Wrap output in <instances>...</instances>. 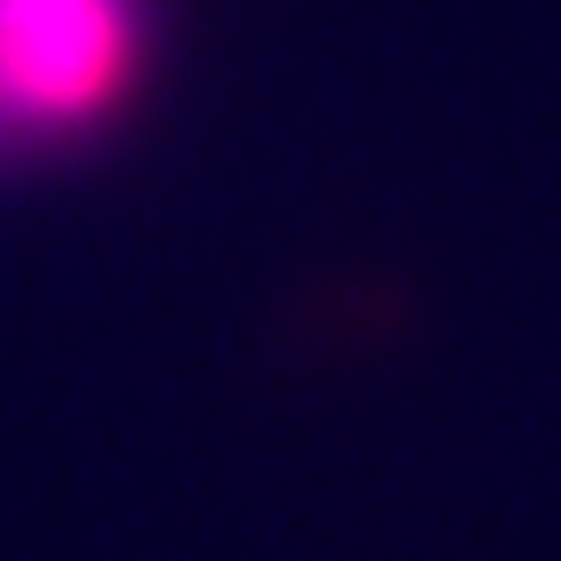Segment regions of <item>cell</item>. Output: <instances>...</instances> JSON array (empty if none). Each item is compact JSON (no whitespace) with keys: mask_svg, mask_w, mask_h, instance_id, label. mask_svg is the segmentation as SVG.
I'll use <instances>...</instances> for the list:
<instances>
[{"mask_svg":"<svg viewBox=\"0 0 561 561\" xmlns=\"http://www.w3.org/2000/svg\"><path fill=\"white\" fill-rule=\"evenodd\" d=\"M176 0H0V193L76 185L151 126Z\"/></svg>","mask_w":561,"mask_h":561,"instance_id":"1","label":"cell"}]
</instances>
